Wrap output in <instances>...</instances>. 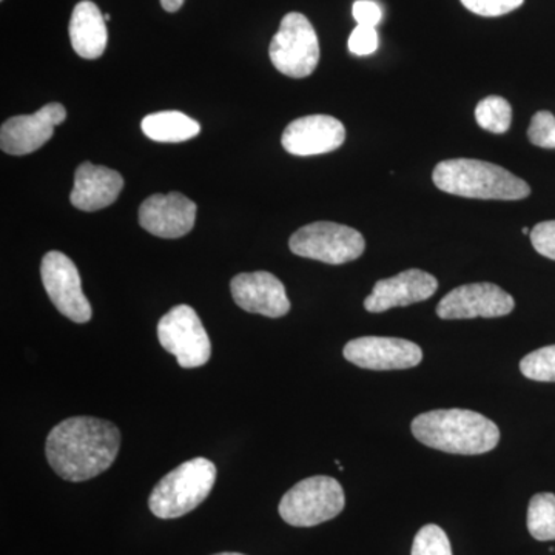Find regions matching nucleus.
Instances as JSON below:
<instances>
[{
	"label": "nucleus",
	"mask_w": 555,
	"mask_h": 555,
	"mask_svg": "<svg viewBox=\"0 0 555 555\" xmlns=\"http://www.w3.org/2000/svg\"><path fill=\"white\" fill-rule=\"evenodd\" d=\"M120 448L118 427L94 416H72L47 437V460L64 480L87 481L115 463Z\"/></svg>",
	"instance_id": "f257e3e1"
},
{
	"label": "nucleus",
	"mask_w": 555,
	"mask_h": 555,
	"mask_svg": "<svg viewBox=\"0 0 555 555\" xmlns=\"http://www.w3.org/2000/svg\"><path fill=\"white\" fill-rule=\"evenodd\" d=\"M412 434L420 443L459 455H480L499 444L500 429L492 420L467 409H437L415 416Z\"/></svg>",
	"instance_id": "f03ea898"
},
{
	"label": "nucleus",
	"mask_w": 555,
	"mask_h": 555,
	"mask_svg": "<svg viewBox=\"0 0 555 555\" xmlns=\"http://www.w3.org/2000/svg\"><path fill=\"white\" fill-rule=\"evenodd\" d=\"M434 184L449 195L470 199L520 201L531 188L503 167L480 159H447L433 173Z\"/></svg>",
	"instance_id": "7ed1b4c3"
},
{
	"label": "nucleus",
	"mask_w": 555,
	"mask_h": 555,
	"mask_svg": "<svg viewBox=\"0 0 555 555\" xmlns=\"http://www.w3.org/2000/svg\"><path fill=\"white\" fill-rule=\"evenodd\" d=\"M217 474V466L203 456L182 463L153 489L149 499L153 516L171 520L192 513L210 494Z\"/></svg>",
	"instance_id": "20e7f679"
},
{
	"label": "nucleus",
	"mask_w": 555,
	"mask_h": 555,
	"mask_svg": "<svg viewBox=\"0 0 555 555\" xmlns=\"http://www.w3.org/2000/svg\"><path fill=\"white\" fill-rule=\"evenodd\" d=\"M343 486L335 478L317 476L295 485L281 500L280 516L297 528H310L332 520L345 509Z\"/></svg>",
	"instance_id": "39448f33"
},
{
	"label": "nucleus",
	"mask_w": 555,
	"mask_h": 555,
	"mask_svg": "<svg viewBox=\"0 0 555 555\" xmlns=\"http://www.w3.org/2000/svg\"><path fill=\"white\" fill-rule=\"evenodd\" d=\"M273 67L288 78L302 79L312 75L320 62V42L315 28L301 13H288L270 42Z\"/></svg>",
	"instance_id": "423d86ee"
},
{
	"label": "nucleus",
	"mask_w": 555,
	"mask_h": 555,
	"mask_svg": "<svg viewBox=\"0 0 555 555\" xmlns=\"http://www.w3.org/2000/svg\"><path fill=\"white\" fill-rule=\"evenodd\" d=\"M288 247L298 257L338 266L360 258L366 250V241L356 229L320 221L297 230Z\"/></svg>",
	"instance_id": "0eeeda50"
},
{
	"label": "nucleus",
	"mask_w": 555,
	"mask_h": 555,
	"mask_svg": "<svg viewBox=\"0 0 555 555\" xmlns=\"http://www.w3.org/2000/svg\"><path fill=\"white\" fill-rule=\"evenodd\" d=\"M158 339L167 352L177 357L181 367H201L210 360V338L201 323L198 313L190 306H177L160 318Z\"/></svg>",
	"instance_id": "6e6552de"
},
{
	"label": "nucleus",
	"mask_w": 555,
	"mask_h": 555,
	"mask_svg": "<svg viewBox=\"0 0 555 555\" xmlns=\"http://www.w3.org/2000/svg\"><path fill=\"white\" fill-rule=\"evenodd\" d=\"M40 276L51 302L62 315L73 323H89L93 310L83 295L79 270L67 255L56 250L49 251L42 258Z\"/></svg>",
	"instance_id": "1a4fd4ad"
},
{
	"label": "nucleus",
	"mask_w": 555,
	"mask_h": 555,
	"mask_svg": "<svg viewBox=\"0 0 555 555\" xmlns=\"http://www.w3.org/2000/svg\"><path fill=\"white\" fill-rule=\"evenodd\" d=\"M516 301L502 287L492 283L465 284L449 292L437 306L441 320H470L509 315Z\"/></svg>",
	"instance_id": "9d476101"
},
{
	"label": "nucleus",
	"mask_w": 555,
	"mask_h": 555,
	"mask_svg": "<svg viewBox=\"0 0 555 555\" xmlns=\"http://www.w3.org/2000/svg\"><path fill=\"white\" fill-rule=\"evenodd\" d=\"M343 356L349 363L369 371H401L418 366L423 350L403 338L361 337L347 343Z\"/></svg>",
	"instance_id": "9b49d317"
},
{
	"label": "nucleus",
	"mask_w": 555,
	"mask_h": 555,
	"mask_svg": "<svg viewBox=\"0 0 555 555\" xmlns=\"http://www.w3.org/2000/svg\"><path fill=\"white\" fill-rule=\"evenodd\" d=\"M67 118V109L57 102H51L35 115L16 116L2 124L0 145L9 155H30L53 138L54 127Z\"/></svg>",
	"instance_id": "f8f14e48"
},
{
	"label": "nucleus",
	"mask_w": 555,
	"mask_h": 555,
	"mask_svg": "<svg viewBox=\"0 0 555 555\" xmlns=\"http://www.w3.org/2000/svg\"><path fill=\"white\" fill-rule=\"evenodd\" d=\"M196 204L181 193L153 195L139 208V224L159 238L175 240L195 228Z\"/></svg>",
	"instance_id": "ddd939ff"
},
{
	"label": "nucleus",
	"mask_w": 555,
	"mask_h": 555,
	"mask_svg": "<svg viewBox=\"0 0 555 555\" xmlns=\"http://www.w3.org/2000/svg\"><path fill=\"white\" fill-rule=\"evenodd\" d=\"M346 129L334 116L312 115L295 119L284 130L281 144L295 156L324 155L345 144Z\"/></svg>",
	"instance_id": "4468645a"
},
{
	"label": "nucleus",
	"mask_w": 555,
	"mask_h": 555,
	"mask_svg": "<svg viewBox=\"0 0 555 555\" xmlns=\"http://www.w3.org/2000/svg\"><path fill=\"white\" fill-rule=\"evenodd\" d=\"M437 278L420 269H409L397 276L375 283L374 291L364 299V308L371 313H382L393 308H406L426 301L436 294Z\"/></svg>",
	"instance_id": "2eb2a0df"
},
{
	"label": "nucleus",
	"mask_w": 555,
	"mask_h": 555,
	"mask_svg": "<svg viewBox=\"0 0 555 555\" xmlns=\"http://www.w3.org/2000/svg\"><path fill=\"white\" fill-rule=\"evenodd\" d=\"M230 291L236 305L246 312L281 318L291 310L286 287L269 272L241 273L233 278Z\"/></svg>",
	"instance_id": "dca6fc26"
},
{
	"label": "nucleus",
	"mask_w": 555,
	"mask_h": 555,
	"mask_svg": "<svg viewBox=\"0 0 555 555\" xmlns=\"http://www.w3.org/2000/svg\"><path fill=\"white\" fill-rule=\"evenodd\" d=\"M122 189L124 179L118 171L83 163L76 170L69 201L79 210L96 211L112 206Z\"/></svg>",
	"instance_id": "f3484780"
},
{
	"label": "nucleus",
	"mask_w": 555,
	"mask_h": 555,
	"mask_svg": "<svg viewBox=\"0 0 555 555\" xmlns=\"http://www.w3.org/2000/svg\"><path fill=\"white\" fill-rule=\"evenodd\" d=\"M105 22L96 3L82 0L75 7L69 21V40L78 56L91 61L104 54L108 42Z\"/></svg>",
	"instance_id": "a211bd4d"
},
{
	"label": "nucleus",
	"mask_w": 555,
	"mask_h": 555,
	"mask_svg": "<svg viewBox=\"0 0 555 555\" xmlns=\"http://www.w3.org/2000/svg\"><path fill=\"white\" fill-rule=\"evenodd\" d=\"M141 129L145 137L153 139V141L177 144V142H184L198 137L201 126L184 113L160 112L145 116L142 119Z\"/></svg>",
	"instance_id": "6ab92c4d"
},
{
	"label": "nucleus",
	"mask_w": 555,
	"mask_h": 555,
	"mask_svg": "<svg viewBox=\"0 0 555 555\" xmlns=\"http://www.w3.org/2000/svg\"><path fill=\"white\" fill-rule=\"evenodd\" d=\"M529 534L539 542L555 540V495L551 492L535 494L528 507Z\"/></svg>",
	"instance_id": "aec40b11"
},
{
	"label": "nucleus",
	"mask_w": 555,
	"mask_h": 555,
	"mask_svg": "<svg viewBox=\"0 0 555 555\" xmlns=\"http://www.w3.org/2000/svg\"><path fill=\"white\" fill-rule=\"evenodd\" d=\"M476 119L481 129L503 134L509 130L511 122H513V107L505 98L488 96L478 102Z\"/></svg>",
	"instance_id": "412c9836"
},
{
	"label": "nucleus",
	"mask_w": 555,
	"mask_h": 555,
	"mask_svg": "<svg viewBox=\"0 0 555 555\" xmlns=\"http://www.w3.org/2000/svg\"><path fill=\"white\" fill-rule=\"evenodd\" d=\"M520 371L534 382L555 383V346L542 347L520 361Z\"/></svg>",
	"instance_id": "4be33fe9"
},
{
	"label": "nucleus",
	"mask_w": 555,
	"mask_h": 555,
	"mask_svg": "<svg viewBox=\"0 0 555 555\" xmlns=\"http://www.w3.org/2000/svg\"><path fill=\"white\" fill-rule=\"evenodd\" d=\"M411 555H452L447 532L437 525L423 526L415 535Z\"/></svg>",
	"instance_id": "5701e85b"
},
{
	"label": "nucleus",
	"mask_w": 555,
	"mask_h": 555,
	"mask_svg": "<svg viewBox=\"0 0 555 555\" xmlns=\"http://www.w3.org/2000/svg\"><path fill=\"white\" fill-rule=\"evenodd\" d=\"M531 144L542 149H555V116L551 112L535 113L528 129Z\"/></svg>",
	"instance_id": "b1692460"
},
{
	"label": "nucleus",
	"mask_w": 555,
	"mask_h": 555,
	"mask_svg": "<svg viewBox=\"0 0 555 555\" xmlns=\"http://www.w3.org/2000/svg\"><path fill=\"white\" fill-rule=\"evenodd\" d=\"M460 2L478 16L499 17L520 9L525 0H460Z\"/></svg>",
	"instance_id": "393cba45"
},
{
	"label": "nucleus",
	"mask_w": 555,
	"mask_h": 555,
	"mask_svg": "<svg viewBox=\"0 0 555 555\" xmlns=\"http://www.w3.org/2000/svg\"><path fill=\"white\" fill-rule=\"evenodd\" d=\"M378 49V33L375 27L357 25L349 38V51L356 56H369Z\"/></svg>",
	"instance_id": "a878e982"
},
{
	"label": "nucleus",
	"mask_w": 555,
	"mask_h": 555,
	"mask_svg": "<svg viewBox=\"0 0 555 555\" xmlns=\"http://www.w3.org/2000/svg\"><path fill=\"white\" fill-rule=\"evenodd\" d=\"M531 243L542 257L555 261V219L537 224L531 230Z\"/></svg>",
	"instance_id": "bb28decb"
},
{
	"label": "nucleus",
	"mask_w": 555,
	"mask_h": 555,
	"mask_svg": "<svg viewBox=\"0 0 555 555\" xmlns=\"http://www.w3.org/2000/svg\"><path fill=\"white\" fill-rule=\"evenodd\" d=\"M353 17L358 25H367V27H375L382 22L383 11L374 0H357L352 9Z\"/></svg>",
	"instance_id": "cd10ccee"
},
{
	"label": "nucleus",
	"mask_w": 555,
	"mask_h": 555,
	"mask_svg": "<svg viewBox=\"0 0 555 555\" xmlns=\"http://www.w3.org/2000/svg\"><path fill=\"white\" fill-rule=\"evenodd\" d=\"M184 2L185 0H160V5H163L164 10L169 11V13H177V11L182 9Z\"/></svg>",
	"instance_id": "c85d7f7f"
},
{
	"label": "nucleus",
	"mask_w": 555,
	"mask_h": 555,
	"mask_svg": "<svg viewBox=\"0 0 555 555\" xmlns=\"http://www.w3.org/2000/svg\"><path fill=\"white\" fill-rule=\"evenodd\" d=\"M521 232H524V235H531V230H529L528 228H525L524 230H521Z\"/></svg>",
	"instance_id": "c756f323"
},
{
	"label": "nucleus",
	"mask_w": 555,
	"mask_h": 555,
	"mask_svg": "<svg viewBox=\"0 0 555 555\" xmlns=\"http://www.w3.org/2000/svg\"><path fill=\"white\" fill-rule=\"evenodd\" d=\"M215 555H244L238 553H221V554H215Z\"/></svg>",
	"instance_id": "7c9ffc66"
}]
</instances>
